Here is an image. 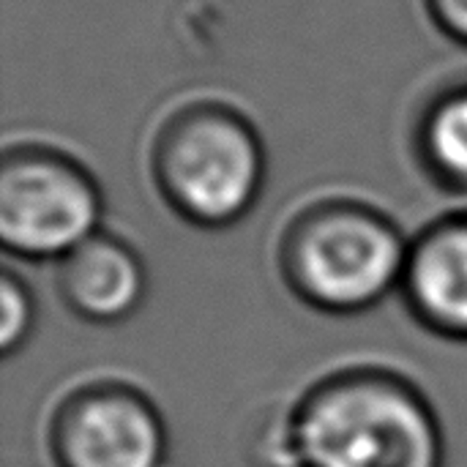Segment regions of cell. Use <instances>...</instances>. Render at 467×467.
I'll return each instance as SVG.
<instances>
[{"mask_svg": "<svg viewBox=\"0 0 467 467\" xmlns=\"http://www.w3.org/2000/svg\"><path fill=\"white\" fill-rule=\"evenodd\" d=\"M276 467H443L446 438L427 394L386 367L312 383L268 435Z\"/></svg>", "mask_w": 467, "mask_h": 467, "instance_id": "cell-1", "label": "cell"}, {"mask_svg": "<svg viewBox=\"0 0 467 467\" xmlns=\"http://www.w3.org/2000/svg\"><path fill=\"white\" fill-rule=\"evenodd\" d=\"M410 241L361 200L328 197L301 208L282 233L287 290L323 315H361L402 290Z\"/></svg>", "mask_w": 467, "mask_h": 467, "instance_id": "cell-2", "label": "cell"}, {"mask_svg": "<svg viewBox=\"0 0 467 467\" xmlns=\"http://www.w3.org/2000/svg\"><path fill=\"white\" fill-rule=\"evenodd\" d=\"M265 170V145L254 123L213 99L170 112L150 148L161 200L202 230H224L246 219L263 194Z\"/></svg>", "mask_w": 467, "mask_h": 467, "instance_id": "cell-3", "label": "cell"}, {"mask_svg": "<svg viewBox=\"0 0 467 467\" xmlns=\"http://www.w3.org/2000/svg\"><path fill=\"white\" fill-rule=\"evenodd\" d=\"M104 197L71 153L19 142L0 161V244L19 260L60 263L101 233Z\"/></svg>", "mask_w": 467, "mask_h": 467, "instance_id": "cell-4", "label": "cell"}, {"mask_svg": "<svg viewBox=\"0 0 467 467\" xmlns=\"http://www.w3.org/2000/svg\"><path fill=\"white\" fill-rule=\"evenodd\" d=\"M47 449L57 467H161L167 427L156 402L123 380H90L52 410Z\"/></svg>", "mask_w": 467, "mask_h": 467, "instance_id": "cell-5", "label": "cell"}, {"mask_svg": "<svg viewBox=\"0 0 467 467\" xmlns=\"http://www.w3.org/2000/svg\"><path fill=\"white\" fill-rule=\"evenodd\" d=\"M400 293L427 331L467 342V213L441 216L410 241Z\"/></svg>", "mask_w": 467, "mask_h": 467, "instance_id": "cell-6", "label": "cell"}, {"mask_svg": "<svg viewBox=\"0 0 467 467\" xmlns=\"http://www.w3.org/2000/svg\"><path fill=\"white\" fill-rule=\"evenodd\" d=\"M55 282L66 309L90 326H118L134 317L148 296L142 257L104 230L57 263Z\"/></svg>", "mask_w": 467, "mask_h": 467, "instance_id": "cell-7", "label": "cell"}, {"mask_svg": "<svg viewBox=\"0 0 467 467\" xmlns=\"http://www.w3.org/2000/svg\"><path fill=\"white\" fill-rule=\"evenodd\" d=\"M416 153L438 186L467 194V85L427 104L416 126Z\"/></svg>", "mask_w": 467, "mask_h": 467, "instance_id": "cell-8", "label": "cell"}, {"mask_svg": "<svg viewBox=\"0 0 467 467\" xmlns=\"http://www.w3.org/2000/svg\"><path fill=\"white\" fill-rule=\"evenodd\" d=\"M0 350L5 358H11L16 350H22L36 328V298L22 276L14 271L0 274Z\"/></svg>", "mask_w": 467, "mask_h": 467, "instance_id": "cell-9", "label": "cell"}, {"mask_svg": "<svg viewBox=\"0 0 467 467\" xmlns=\"http://www.w3.org/2000/svg\"><path fill=\"white\" fill-rule=\"evenodd\" d=\"M424 5L432 25L446 38L467 47V0H424Z\"/></svg>", "mask_w": 467, "mask_h": 467, "instance_id": "cell-10", "label": "cell"}]
</instances>
